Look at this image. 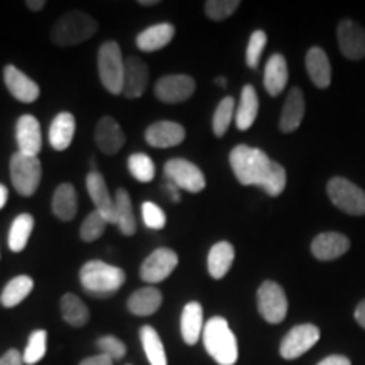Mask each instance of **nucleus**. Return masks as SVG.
I'll return each instance as SVG.
<instances>
[{
	"mask_svg": "<svg viewBox=\"0 0 365 365\" xmlns=\"http://www.w3.org/2000/svg\"><path fill=\"white\" fill-rule=\"evenodd\" d=\"M230 166L240 185L259 186L269 196H279L286 188L284 168L257 148L237 145L230 153Z\"/></svg>",
	"mask_w": 365,
	"mask_h": 365,
	"instance_id": "nucleus-1",
	"label": "nucleus"
},
{
	"mask_svg": "<svg viewBox=\"0 0 365 365\" xmlns=\"http://www.w3.org/2000/svg\"><path fill=\"white\" fill-rule=\"evenodd\" d=\"M203 344L218 365H234L239 359V345L225 318L213 317L205 323Z\"/></svg>",
	"mask_w": 365,
	"mask_h": 365,
	"instance_id": "nucleus-2",
	"label": "nucleus"
},
{
	"mask_svg": "<svg viewBox=\"0 0 365 365\" xmlns=\"http://www.w3.org/2000/svg\"><path fill=\"white\" fill-rule=\"evenodd\" d=\"M80 282L88 294L108 298L124 286L125 272L102 261H88L81 267Z\"/></svg>",
	"mask_w": 365,
	"mask_h": 365,
	"instance_id": "nucleus-3",
	"label": "nucleus"
},
{
	"mask_svg": "<svg viewBox=\"0 0 365 365\" xmlns=\"http://www.w3.org/2000/svg\"><path fill=\"white\" fill-rule=\"evenodd\" d=\"M97 21L90 17L88 14L73 11L59 17L56 26L53 27L51 39L54 44L68 48V46L80 44L90 39L91 36L97 33Z\"/></svg>",
	"mask_w": 365,
	"mask_h": 365,
	"instance_id": "nucleus-4",
	"label": "nucleus"
},
{
	"mask_svg": "<svg viewBox=\"0 0 365 365\" xmlns=\"http://www.w3.org/2000/svg\"><path fill=\"white\" fill-rule=\"evenodd\" d=\"M124 73L125 59L122 58V51L117 43L107 41L98 49V75L103 88H107L112 95L122 93L124 90Z\"/></svg>",
	"mask_w": 365,
	"mask_h": 365,
	"instance_id": "nucleus-5",
	"label": "nucleus"
},
{
	"mask_svg": "<svg viewBox=\"0 0 365 365\" xmlns=\"http://www.w3.org/2000/svg\"><path fill=\"white\" fill-rule=\"evenodd\" d=\"M41 161L38 156H27V154L16 153L11 159V178L16 191L22 196H33L39 188Z\"/></svg>",
	"mask_w": 365,
	"mask_h": 365,
	"instance_id": "nucleus-6",
	"label": "nucleus"
},
{
	"mask_svg": "<svg viewBox=\"0 0 365 365\" xmlns=\"http://www.w3.org/2000/svg\"><path fill=\"white\" fill-rule=\"evenodd\" d=\"M331 203L349 215H365V191L345 178H331L327 186Z\"/></svg>",
	"mask_w": 365,
	"mask_h": 365,
	"instance_id": "nucleus-7",
	"label": "nucleus"
},
{
	"mask_svg": "<svg viewBox=\"0 0 365 365\" xmlns=\"http://www.w3.org/2000/svg\"><path fill=\"white\" fill-rule=\"evenodd\" d=\"M257 308L267 323L277 325L287 314V298L284 289L274 281H264L257 291Z\"/></svg>",
	"mask_w": 365,
	"mask_h": 365,
	"instance_id": "nucleus-8",
	"label": "nucleus"
},
{
	"mask_svg": "<svg viewBox=\"0 0 365 365\" xmlns=\"http://www.w3.org/2000/svg\"><path fill=\"white\" fill-rule=\"evenodd\" d=\"M164 175L168 181L176 185L178 188L190 191V193H200L207 186L202 170L186 159H170L164 164Z\"/></svg>",
	"mask_w": 365,
	"mask_h": 365,
	"instance_id": "nucleus-9",
	"label": "nucleus"
},
{
	"mask_svg": "<svg viewBox=\"0 0 365 365\" xmlns=\"http://www.w3.org/2000/svg\"><path fill=\"white\" fill-rule=\"evenodd\" d=\"M319 340V328L312 325V323H304L291 328L287 335L281 341V357L286 360H294L307 354L312 346Z\"/></svg>",
	"mask_w": 365,
	"mask_h": 365,
	"instance_id": "nucleus-10",
	"label": "nucleus"
},
{
	"mask_svg": "<svg viewBox=\"0 0 365 365\" xmlns=\"http://www.w3.org/2000/svg\"><path fill=\"white\" fill-rule=\"evenodd\" d=\"M178 266V255L175 250L161 247L154 250L140 266V277L149 284H158L171 276Z\"/></svg>",
	"mask_w": 365,
	"mask_h": 365,
	"instance_id": "nucleus-11",
	"label": "nucleus"
},
{
	"mask_svg": "<svg viewBox=\"0 0 365 365\" xmlns=\"http://www.w3.org/2000/svg\"><path fill=\"white\" fill-rule=\"evenodd\" d=\"M196 83L188 75L163 76L156 83L154 93L164 103H180L195 93Z\"/></svg>",
	"mask_w": 365,
	"mask_h": 365,
	"instance_id": "nucleus-12",
	"label": "nucleus"
},
{
	"mask_svg": "<svg viewBox=\"0 0 365 365\" xmlns=\"http://www.w3.org/2000/svg\"><path fill=\"white\" fill-rule=\"evenodd\" d=\"M16 140L19 153L27 156H38L43 148V135H41L39 120L34 115H21L16 125Z\"/></svg>",
	"mask_w": 365,
	"mask_h": 365,
	"instance_id": "nucleus-13",
	"label": "nucleus"
},
{
	"mask_svg": "<svg viewBox=\"0 0 365 365\" xmlns=\"http://www.w3.org/2000/svg\"><path fill=\"white\" fill-rule=\"evenodd\" d=\"M86 190H88L91 202L95 205V210L102 213L108 223L115 225V202H113L110 193H108L107 185H105L103 176L100 173H88V176H86Z\"/></svg>",
	"mask_w": 365,
	"mask_h": 365,
	"instance_id": "nucleus-14",
	"label": "nucleus"
},
{
	"mask_svg": "<svg viewBox=\"0 0 365 365\" xmlns=\"http://www.w3.org/2000/svg\"><path fill=\"white\" fill-rule=\"evenodd\" d=\"M339 44L340 51L345 58L357 61L365 58V31L354 21L345 19L339 26Z\"/></svg>",
	"mask_w": 365,
	"mask_h": 365,
	"instance_id": "nucleus-15",
	"label": "nucleus"
},
{
	"mask_svg": "<svg viewBox=\"0 0 365 365\" xmlns=\"http://www.w3.org/2000/svg\"><path fill=\"white\" fill-rule=\"evenodd\" d=\"M185 127L171 120L156 122V124L149 125L148 130H145V140H148V144L153 145V148L161 149L180 145L185 140Z\"/></svg>",
	"mask_w": 365,
	"mask_h": 365,
	"instance_id": "nucleus-16",
	"label": "nucleus"
},
{
	"mask_svg": "<svg viewBox=\"0 0 365 365\" xmlns=\"http://www.w3.org/2000/svg\"><path fill=\"white\" fill-rule=\"evenodd\" d=\"M4 81L11 95L22 103H33L39 98V85L24 75L16 66L9 65L4 70Z\"/></svg>",
	"mask_w": 365,
	"mask_h": 365,
	"instance_id": "nucleus-17",
	"label": "nucleus"
},
{
	"mask_svg": "<svg viewBox=\"0 0 365 365\" xmlns=\"http://www.w3.org/2000/svg\"><path fill=\"white\" fill-rule=\"evenodd\" d=\"M350 249L349 237L336 232H325L314 237L312 244V252L319 261H333L344 255Z\"/></svg>",
	"mask_w": 365,
	"mask_h": 365,
	"instance_id": "nucleus-18",
	"label": "nucleus"
},
{
	"mask_svg": "<svg viewBox=\"0 0 365 365\" xmlns=\"http://www.w3.org/2000/svg\"><path fill=\"white\" fill-rule=\"evenodd\" d=\"M149 70L143 59L130 56L125 59V73H124V90L122 93L127 98H139L148 88Z\"/></svg>",
	"mask_w": 365,
	"mask_h": 365,
	"instance_id": "nucleus-19",
	"label": "nucleus"
},
{
	"mask_svg": "<svg viewBox=\"0 0 365 365\" xmlns=\"http://www.w3.org/2000/svg\"><path fill=\"white\" fill-rule=\"evenodd\" d=\"M95 140L97 145L103 154H117L118 150L124 148L125 144V134L122 132L120 125L112 117L100 118L97 124V130H95Z\"/></svg>",
	"mask_w": 365,
	"mask_h": 365,
	"instance_id": "nucleus-20",
	"label": "nucleus"
},
{
	"mask_svg": "<svg viewBox=\"0 0 365 365\" xmlns=\"http://www.w3.org/2000/svg\"><path fill=\"white\" fill-rule=\"evenodd\" d=\"M304 117V95L299 88H294L287 93V98L282 107L279 129L286 134L294 132L301 125Z\"/></svg>",
	"mask_w": 365,
	"mask_h": 365,
	"instance_id": "nucleus-21",
	"label": "nucleus"
},
{
	"mask_svg": "<svg viewBox=\"0 0 365 365\" xmlns=\"http://www.w3.org/2000/svg\"><path fill=\"white\" fill-rule=\"evenodd\" d=\"M173 38H175V26L163 22V24L150 26L145 31H143V33L137 36L135 43L140 51L153 53L159 51L164 46L170 44Z\"/></svg>",
	"mask_w": 365,
	"mask_h": 365,
	"instance_id": "nucleus-22",
	"label": "nucleus"
},
{
	"mask_svg": "<svg viewBox=\"0 0 365 365\" xmlns=\"http://www.w3.org/2000/svg\"><path fill=\"white\" fill-rule=\"evenodd\" d=\"M307 70L317 88H328L331 83V65L322 48H312L307 53Z\"/></svg>",
	"mask_w": 365,
	"mask_h": 365,
	"instance_id": "nucleus-23",
	"label": "nucleus"
},
{
	"mask_svg": "<svg viewBox=\"0 0 365 365\" xmlns=\"http://www.w3.org/2000/svg\"><path fill=\"white\" fill-rule=\"evenodd\" d=\"M76 122L75 117L70 112H61L54 117V120L49 125V144L53 149L65 150L70 148L75 135Z\"/></svg>",
	"mask_w": 365,
	"mask_h": 365,
	"instance_id": "nucleus-24",
	"label": "nucleus"
},
{
	"mask_svg": "<svg viewBox=\"0 0 365 365\" xmlns=\"http://www.w3.org/2000/svg\"><path fill=\"white\" fill-rule=\"evenodd\" d=\"M203 308L202 304L191 301L181 313V336L188 345H195L203 335Z\"/></svg>",
	"mask_w": 365,
	"mask_h": 365,
	"instance_id": "nucleus-25",
	"label": "nucleus"
},
{
	"mask_svg": "<svg viewBox=\"0 0 365 365\" xmlns=\"http://www.w3.org/2000/svg\"><path fill=\"white\" fill-rule=\"evenodd\" d=\"M287 85V65L282 54H272L264 70V86L271 97H277Z\"/></svg>",
	"mask_w": 365,
	"mask_h": 365,
	"instance_id": "nucleus-26",
	"label": "nucleus"
},
{
	"mask_svg": "<svg viewBox=\"0 0 365 365\" xmlns=\"http://www.w3.org/2000/svg\"><path fill=\"white\" fill-rule=\"evenodd\" d=\"M235 250L230 242H218L208 252V272L213 279H222L234 264Z\"/></svg>",
	"mask_w": 365,
	"mask_h": 365,
	"instance_id": "nucleus-27",
	"label": "nucleus"
},
{
	"mask_svg": "<svg viewBox=\"0 0 365 365\" xmlns=\"http://www.w3.org/2000/svg\"><path fill=\"white\" fill-rule=\"evenodd\" d=\"M163 303V294L161 291L156 287H143V289H137L134 294L130 296L127 301V308L130 313L137 314V317H149L154 314L161 307Z\"/></svg>",
	"mask_w": 365,
	"mask_h": 365,
	"instance_id": "nucleus-28",
	"label": "nucleus"
},
{
	"mask_svg": "<svg viewBox=\"0 0 365 365\" xmlns=\"http://www.w3.org/2000/svg\"><path fill=\"white\" fill-rule=\"evenodd\" d=\"M259 97L252 85H245L242 90L239 108L235 112V124L239 130H247L257 118Z\"/></svg>",
	"mask_w": 365,
	"mask_h": 365,
	"instance_id": "nucleus-29",
	"label": "nucleus"
},
{
	"mask_svg": "<svg viewBox=\"0 0 365 365\" xmlns=\"http://www.w3.org/2000/svg\"><path fill=\"white\" fill-rule=\"evenodd\" d=\"M76 210H78V198L76 191L70 182L59 185L53 195V213L59 220L70 222L75 218Z\"/></svg>",
	"mask_w": 365,
	"mask_h": 365,
	"instance_id": "nucleus-30",
	"label": "nucleus"
},
{
	"mask_svg": "<svg viewBox=\"0 0 365 365\" xmlns=\"http://www.w3.org/2000/svg\"><path fill=\"white\" fill-rule=\"evenodd\" d=\"M113 202H115V225H118V228H120V232L124 235L135 234L137 225H135L134 208H132L130 196L127 193V190L124 188L117 190Z\"/></svg>",
	"mask_w": 365,
	"mask_h": 365,
	"instance_id": "nucleus-31",
	"label": "nucleus"
},
{
	"mask_svg": "<svg viewBox=\"0 0 365 365\" xmlns=\"http://www.w3.org/2000/svg\"><path fill=\"white\" fill-rule=\"evenodd\" d=\"M34 289V281L29 276H17L12 281L7 282V286L4 287L2 294H0V303L4 308H14L17 304L22 303L27 296L31 294V291Z\"/></svg>",
	"mask_w": 365,
	"mask_h": 365,
	"instance_id": "nucleus-32",
	"label": "nucleus"
},
{
	"mask_svg": "<svg viewBox=\"0 0 365 365\" xmlns=\"http://www.w3.org/2000/svg\"><path fill=\"white\" fill-rule=\"evenodd\" d=\"M140 341H143L144 352L148 355L150 365H168V357L163 340L153 327L145 325L140 328Z\"/></svg>",
	"mask_w": 365,
	"mask_h": 365,
	"instance_id": "nucleus-33",
	"label": "nucleus"
},
{
	"mask_svg": "<svg viewBox=\"0 0 365 365\" xmlns=\"http://www.w3.org/2000/svg\"><path fill=\"white\" fill-rule=\"evenodd\" d=\"M61 314L63 319L71 327H83L90 318V312L86 304L76 294L68 293L61 298Z\"/></svg>",
	"mask_w": 365,
	"mask_h": 365,
	"instance_id": "nucleus-34",
	"label": "nucleus"
},
{
	"mask_svg": "<svg viewBox=\"0 0 365 365\" xmlns=\"http://www.w3.org/2000/svg\"><path fill=\"white\" fill-rule=\"evenodd\" d=\"M34 228V218L29 213H22L14 220L11 232H9V247L12 252H21L26 249L27 240Z\"/></svg>",
	"mask_w": 365,
	"mask_h": 365,
	"instance_id": "nucleus-35",
	"label": "nucleus"
},
{
	"mask_svg": "<svg viewBox=\"0 0 365 365\" xmlns=\"http://www.w3.org/2000/svg\"><path fill=\"white\" fill-rule=\"evenodd\" d=\"M127 166H129L130 175L140 182H149L156 175V166H154L153 159L144 153L132 154L127 161Z\"/></svg>",
	"mask_w": 365,
	"mask_h": 365,
	"instance_id": "nucleus-36",
	"label": "nucleus"
},
{
	"mask_svg": "<svg viewBox=\"0 0 365 365\" xmlns=\"http://www.w3.org/2000/svg\"><path fill=\"white\" fill-rule=\"evenodd\" d=\"M235 115V100L232 97L223 98L220 103H218L215 115H213V132H215L217 137L225 135L228 130V125H230L232 118Z\"/></svg>",
	"mask_w": 365,
	"mask_h": 365,
	"instance_id": "nucleus-37",
	"label": "nucleus"
},
{
	"mask_svg": "<svg viewBox=\"0 0 365 365\" xmlns=\"http://www.w3.org/2000/svg\"><path fill=\"white\" fill-rule=\"evenodd\" d=\"M46 344H48V333L46 330H36L31 333L24 352V364L34 365L41 362L46 355Z\"/></svg>",
	"mask_w": 365,
	"mask_h": 365,
	"instance_id": "nucleus-38",
	"label": "nucleus"
},
{
	"mask_svg": "<svg viewBox=\"0 0 365 365\" xmlns=\"http://www.w3.org/2000/svg\"><path fill=\"white\" fill-rule=\"evenodd\" d=\"M107 225H108V222L105 220V217L102 215V213H98L97 210H93V212H91L90 215L85 218L83 223H81L80 237L85 242H95L102 237V234L105 232V227Z\"/></svg>",
	"mask_w": 365,
	"mask_h": 365,
	"instance_id": "nucleus-39",
	"label": "nucleus"
},
{
	"mask_svg": "<svg viewBox=\"0 0 365 365\" xmlns=\"http://www.w3.org/2000/svg\"><path fill=\"white\" fill-rule=\"evenodd\" d=\"M239 0H208L205 4V12H207V16L212 21L220 22L227 19L228 16H232L239 9Z\"/></svg>",
	"mask_w": 365,
	"mask_h": 365,
	"instance_id": "nucleus-40",
	"label": "nucleus"
},
{
	"mask_svg": "<svg viewBox=\"0 0 365 365\" xmlns=\"http://www.w3.org/2000/svg\"><path fill=\"white\" fill-rule=\"evenodd\" d=\"M267 44V36L264 31H254L250 36L249 44H247V53H245V61H247L249 68H257L259 59Z\"/></svg>",
	"mask_w": 365,
	"mask_h": 365,
	"instance_id": "nucleus-41",
	"label": "nucleus"
},
{
	"mask_svg": "<svg viewBox=\"0 0 365 365\" xmlns=\"http://www.w3.org/2000/svg\"><path fill=\"white\" fill-rule=\"evenodd\" d=\"M97 349L100 350V354L107 355L112 360H118L122 359L127 352V346L122 340H118L117 336L107 335V336H100L97 340Z\"/></svg>",
	"mask_w": 365,
	"mask_h": 365,
	"instance_id": "nucleus-42",
	"label": "nucleus"
},
{
	"mask_svg": "<svg viewBox=\"0 0 365 365\" xmlns=\"http://www.w3.org/2000/svg\"><path fill=\"white\" fill-rule=\"evenodd\" d=\"M143 218L145 227L153 228V230H161L166 225V215L161 210V207H158L156 203L153 202H145L143 203Z\"/></svg>",
	"mask_w": 365,
	"mask_h": 365,
	"instance_id": "nucleus-43",
	"label": "nucleus"
},
{
	"mask_svg": "<svg viewBox=\"0 0 365 365\" xmlns=\"http://www.w3.org/2000/svg\"><path fill=\"white\" fill-rule=\"evenodd\" d=\"M24 364V355H21L19 350L11 349L0 359V365H22Z\"/></svg>",
	"mask_w": 365,
	"mask_h": 365,
	"instance_id": "nucleus-44",
	"label": "nucleus"
},
{
	"mask_svg": "<svg viewBox=\"0 0 365 365\" xmlns=\"http://www.w3.org/2000/svg\"><path fill=\"white\" fill-rule=\"evenodd\" d=\"M80 365H113V360L110 357H107V355L98 354V355H93V357L81 360Z\"/></svg>",
	"mask_w": 365,
	"mask_h": 365,
	"instance_id": "nucleus-45",
	"label": "nucleus"
},
{
	"mask_svg": "<svg viewBox=\"0 0 365 365\" xmlns=\"http://www.w3.org/2000/svg\"><path fill=\"white\" fill-rule=\"evenodd\" d=\"M318 365H352V362L344 355H330V357L323 359Z\"/></svg>",
	"mask_w": 365,
	"mask_h": 365,
	"instance_id": "nucleus-46",
	"label": "nucleus"
},
{
	"mask_svg": "<svg viewBox=\"0 0 365 365\" xmlns=\"http://www.w3.org/2000/svg\"><path fill=\"white\" fill-rule=\"evenodd\" d=\"M355 319L362 328H365V299L360 301L357 309H355Z\"/></svg>",
	"mask_w": 365,
	"mask_h": 365,
	"instance_id": "nucleus-47",
	"label": "nucleus"
},
{
	"mask_svg": "<svg viewBox=\"0 0 365 365\" xmlns=\"http://www.w3.org/2000/svg\"><path fill=\"white\" fill-rule=\"evenodd\" d=\"M26 6L31 9V11H34V12H39L41 9H43L44 6H46V2L44 0H38V2H34V0H27L26 2Z\"/></svg>",
	"mask_w": 365,
	"mask_h": 365,
	"instance_id": "nucleus-48",
	"label": "nucleus"
},
{
	"mask_svg": "<svg viewBox=\"0 0 365 365\" xmlns=\"http://www.w3.org/2000/svg\"><path fill=\"white\" fill-rule=\"evenodd\" d=\"M7 198H9V191L4 185H0V210L6 207L7 203Z\"/></svg>",
	"mask_w": 365,
	"mask_h": 365,
	"instance_id": "nucleus-49",
	"label": "nucleus"
},
{
	"mask_svg": "<svg viewBox=\"0 0 365 365\" xmlns=\"http://www.w3.org/2000/svg\"><path fill=\"white\" fill-rule=\"evenodd\" d=\"M140 6H145V7H148V6H156V4H159L158 2V0H140Z\"/></svg>",
	"mask_w": 365,
	"mask_h": 365,
	"instance_id": "nucleus-50",
	"label": "nucleus"
},
{
	"mask_svg": "<svg viewBox=\"0 0 365 365\" xmlns=\"http://www.w3.org/2000/svg\"><path fill=\"white\" fill-rule=\"evenodd\" d=\"M215 81H217V85H220V86H225L227 85V80L222 78V76H220V78H217Z\"/></svg>",
	"mask_w": 365,
	"mask_h": 365,
	"instance_id": "nucleus-51",
	"label": "nucleus"
}]
</instances>
